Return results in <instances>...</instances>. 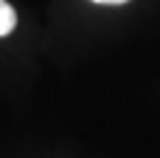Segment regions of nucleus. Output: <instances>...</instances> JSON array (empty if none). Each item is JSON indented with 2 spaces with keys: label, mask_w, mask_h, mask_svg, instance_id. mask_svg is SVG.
Wrapping results in <instances>:
<instances>
[{
  "label": "nucleus",
  "mask_w": 160,
  "mask_h": 158,
  "mask_svg": "<svg viewBox=\"0 0 160 158\" xmlns=\"http://www.w3.org/2000/svg\"><path fill=\"white\" fill-rule=\"evenodd\" d=\"M12 28H15V10L5 0H0V38L8 35Z\"/></svg>",
  "instance_id": "nucleus-1"
},
{
  "label": "nucleus",
  "mask_w": 160,
  "mask_h": 158,
  "mask_svg": "<svg viewBox=\"0 0 160 158\" xmlns=\"http://www.w3.org/2000/svg\"><path fill=\"white\" fill-rule=\"evenodd\" d=\"M92 3H102V5H120V3H128V0H92Z\"/></svg>",
  "instance_id": "nucleus-2"
}]
</instances>
